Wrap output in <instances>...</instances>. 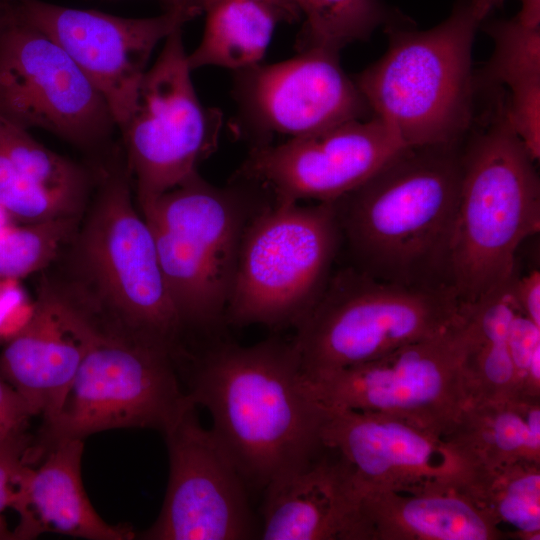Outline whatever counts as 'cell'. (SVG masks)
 Segmentation results:
<instances>
[{"mask_svg": "<svg viewBox=\"0 0 540 540\" xmlns=\"http://www.w3.org/2000/svg\"><path fill=\"white\" fill-rule=\"evenodd\" d=\"M466 308L443 331L359 365L304 377L327 407L379 413L444 437L469 401Z\"/></svg>", "mask_w": 540, "mask_h": 540, "instance_id": "cell-10", "label": "cell"}, {"mask_svg": "<svg viewBox=\"0 0 540 540\" xmlns=\"http://www.w3.org/2000/svg\"><path fill=\"white\" fill-rule=\"evenodd\" d=\"M8 341L7 338L0 336V344H5Z\"/></svg>", "mask_w": 540, "mask_h": 540, "instance_id": "cell-40", "label": "cell"}, {"mask_svg": "<svg viewBox=\"0 0 540 540\" xmlns=\"http://www.w3.org/2000/svg\"><path fill=\"white\" fill-rule=\"evenodd\" d=\"M443 438L470 469L540 462V397L470 400Z\"/></svg>", "mask_w": 540, "mask_h": 540, "instance_id": "cell-23", "label": "cell"}, {"mask_svg": "<svg viewBox=\"0 0 540 540\" xmlns=\"http://www.w3.org/2000/svg\"><path fill=\"white\" fill-rule=\"evenodd\" d=\"M461 154L462 173L447 255V280L472 305L515 277L517 251L540 229L534 163L499 103Z\"/></svg>", "mask_w": 540, "mask_h": 540, "instance_id": "cell-4", "label": "cell"}, {"mask_svg": "<svg viewBox=\"0 0 540 540\" xmlns=\"http://www.w3.org/2000/svg\"><path fill=\"white\" fill-rule=\"evenodd\" d=\"M33 416L24 398L0 378V444L12 435L26 430Z\"/></svg>", "mask_w": 540, "mask_h": 540, "instance_id": "cell-32", "label": "cell"}, {"mask_svg": "<svg viewBox=\"0 0 540 540\" xmlns=\"http://www.w3.org/2000/svg\"><path fill=\"white\" fill-rule=\"evenodd\" d=\"M264 490L260 539L366 540L361 494L330 448Z\"/></svg>", "mask_w": 540, "mask_h": 540, "instance_id": "cell-19", "label": "cell"}, {"mask_svg": "<svg viewBox=\"0 0 540 540\" xmlns=\"http://www.w3.org/2000/svg\"><path fill=\"white\" fill-rule=\"evenodd\" d=\"M322 410L323 445L345 462L361 495L462 489L470 468L444 438L379 413L324 405Z\"/></svg>", "mask_w": 540, "mask_h": 540, "instance_id": "cell-17", "label": "cell"}, {"mask_svg": "<svg viewBox=\"0 0 540 540\" xmlns=\"http://www.w3.org/2000/svg\"><path fill=\"white\" fill-rule=\"evenodd\" d=\"M267 194L237 178L218 187L197 172L140 209L184 327L225 320L242 236Z\"/></svg>", "mask_w": 540, "mask_h": 540, "instance_id": "cell-6", "label": "cell"}, {"mask_svg": "<svg viewBox=\"0 0 540 540\" xmlns=\"http://www.w3.org/2000/svg\"><path fill=\"white\" fill-rule=\"evenodd\" d=\"M165 9L180 7L182 0H160Z\"/></svg>", "mask_w": 540, "mask_h": 540, "instance_id": "cell-39", "label": "cell"}, {"mask_svg": "<svg viewBox=\"0 0 540 540\" xmlns=\"http://www.w3.org/2000/svg\"><path fill=\"white\" fill-rule=\"evenodd\" d=\"M254 2L270 8L280 21L293 23L301 18V12L295 0H182L181 6L194 11L197 15L226 2Z\"/></svg>", "mask_w": 540, "mask_h": 540, "instance_id": "cell-34", "label": "cell"}, {"mask_svg": "<svg viewBox=\"0 0 540 540\" xmlns=\"http://www.w3.org/2000/svg\"><path fill=\"white\" fill-rule=\"evenodd\" d=\"M95 171L37 142L0 118V206L15 223L80 214Z\"/></svg>", "mask_w": 540, "mask_h": 540, "instance_id": "cell-20", "label": "cell"}, {"mask_svg": "<svg viewBox=\"0 0 540 540\" xmlns=\"http://www.w3.org/2000/svg\"><path fill=\"white\" fill-rule=\"evenodd\" d=\"M33 439L26 430L0 444V512L15 509L21 499L22 484L28 468Z\"/></svg>", "mask_w": 540, "mask_h": 540, "instance_id": "cell-30", "label": "cell"}, {"mask_svg": "<svg viewBox=\"0 0 540 540\" xmlns=\"http://www.w3.org/2000/svg\"><path fill=\"white\" fill-rule=\"evenodd\" d=\"M462 491L502 529L511 528L519 539H540V462L470 469Z\"/></svg>", "mask_w": 540, "mask_h": 540, "instance_id": "cell-25", "label": "cell"}, {"mask_svg": "<svg viewBox=\"0 0 540 540\" xmlns=\"http://www.w3.org/2000/svg\"><path fill=\"white\" fill-rule=\"evenodd\" d=\"M508 347L518 394L540 397V326L519 311L509 331Z\"/></svg>", "mask_w": 540, "mask_h": 540, "instance_id": "cell-29", "label": "cell"}, {"mask_svg": "<svg viewBox=\"0 0 540 540\" xmlns=\"http://www.w3.org/2000/svg\"><path fill=\"white\" fill-rule=\"evenodd\" d=\"M13 225H15V222L8 215V213L0 206V234Z\"/></svg>", "mask_w": 540, "mask_h": 540, "instance_id": "cell-37", "label": "cell"}, {"mask_svg": "<svg viewBox=\"0 0 540 540\" xmlns=\"http://www.w3.org/2000/svg\"><path fill=\"white\" fill-rule=\"evenodd\" d=\"M461 154L458 144L406 148L334 202L354 267L384 281L450 288Z\"/></svg>", "mask_w": 540, "mask_h": 540, "instance_id": "cell-2", "label": "cell"}, {"mask_svg": "<svg viewBox=\"0 0 540 540\" xmlns=\"http://www.w3.org/2000/svg\"><path fill=\"white\" fill-rule=\"evenodd\" d=\"M9 19V11L3 0H0V31L6 25Z\"/></svg>", "mask_w": 540, "mask_h": 540, "instance_id": "cell-38", "label": "cell"}, {"mask_svg": "<svg viewBox=\"0 0 540 540\" xmlns=\"http://www.w3.org/2000/svg\"><path fill=\"white\" fill-rule=\"evenodd\" d=\"M512 293L519 310L540 326V272L533 270L521 278L514 277Z\"/></svg>", "mask_w": 540, "mask_h": 540, "instance_id": "cell-33", "label": "cell"}, {"mask_svg": "<svg viewBox=\"0 0 540 540\" xmlns=\"http://www.w3.org/2000/svg\"><path fill=\"white\" fill-rule=\"evenodd\" d=\"M18 20L55 41L107 102L116 127L131 117L155 46L197 15L183 7L151 18H122L42 0H4Z\"/></svg>", "mask_w": 540, "mask_h": 540, "instance_id": "cell-14", "label": "cell"}, {"mask_svg": "<svg viewBox=\"0 0 540 540\" xmlns=\"http://www.w3.org/2000/svg\"><path fill=\"white\" fill-rule=\"evenodd\" d=\"M33 308L18 279H0V336L9 340L28 321Z\"/></svg>", "mask_w": 540, "mask_h": 540, "instance_id": "cell-31", "label": "cell"}, {"mask_svg": "<svg viewBox=\"0 0 540 540\" xmlns=\"http://www.w3.org/2000/svg\"><path fill=\"white\" fill-rule=\"evenodd\" d=\"M169 479L156 521L136 535L145 540L259 538L247 483L211 429L190 404L163 432Z\"/></svg>", "mask_w": 540, "mask_h": 540, "instance_id": "cell-13", "label": "cell"}, {"mask_svg": "<svg viewBox=\"0 0 540 540\" xmlns=\"http://www.w3.org/2000/svg\"><path fill=\"white\" fill-rule=\"evenodd\" d=\"M504 0H471L473 11L479 21H483L486 16L495 8L500 7Z\"/></svg>", "mask_w": 540, "mask_h": 540, "instance_id": "cell-36", "label": "cell"}, {"mask_svg": "<svg viewBox=\"0 0 540 540\" xmlns=\"http://www.w3.org/2000/svg\"><path fill=\"white\" fill-rule=\"evenodd\" d=\"M232 92L235 131L252 147L270 144L275 135L293 139L372 116L339 54L319 49L235 71Z\"/></svg>", "mask_w": 540, "mask_h": 540, "instance_id": "cell-15", "label": "cell"}, {"mask_svg": "<svg viewBox=\"0 0 540 540\" xmlns=\"http://www.w3.org/2000/svg\"><path fill=\"white\" fill-rule=\"evenodd\" d=\"M406 148L381 119L370 116L252 147L233 178L259 185L275 204L335 202Z\"/></svg>", "mask_w": 540, "mask_h": 540, "instance_id": "cell-16", "label": "cell"}, {"mask_svg": "<svg viewBox=\"0 0 540 540\" xmlns=\"http://www.w3.org/2000/svg\"><path fill=\"white\" fill-rule=\"evenodd\" d=\"M366 540H501L508 534L462 490L448 487L361 495Z\"/></svg>", "mask_w": 540, "mask_h": 540, "instance_id": "cell-22", "label": "cell"}, {"mask_svg": "<svg viewBox=\"0 0 540 540\" xmlns=\"http://www.w3.org/2000/svg\"><path fill=\"white\" fill-rule=\"evenodd\" d=\"M479 25L471 0L427 30L389 25L386 52L356 77L372 116L406 147L459 144L471 129Z\"/></svg>", "mask_w": 540, "mask_h": 540, "instance_id": "cell-5", "label": "cell"}, {"mask_svg": "<svg viewBox=\"0 0 540 540\" xmlns=\"http://www.w3.org/2000/svg\"><path fill=\"white\" fill-rule=\"evenodd\" d=\"M206 14L202 40L187 56L191 70L214 65L235 72L259 64L280 22L270 8L254 2H226Z\"/></svg>", "mask_w": 540, "mask_h": 540, "instance_id": "cell-24", "label": "cell"}, {"mask_svg": "<svg viewBox=\"0 0 540 540\" xmlns=\"http://www.w3.org/2000/svg\"><path fill=\"white\" fill-rule=\"evenodd\" d=\"M100 326L66 287L42 281L28 321L5 343L0 378L53 420Z\"/></svg>", "mask_w": 540, "mask_h": 540, "instance_id": "cell-18", "label": "cell"}, {"mask_svg": "<svg viewBox=\"0 0 540 540\" xmlns=\"http://www.w3.org/2000/svg\"><path fill=\"white\" fill-rule=\"evenodd\" d=\"M515 18L528 27L540 26V0H522L520 11Z\"/></svg>", "mask_w": 540, "mask_h": 540, "instance_id": "cell-35", "label": "cell"}, {"mask_svg": "<svg viewBox=\"0 0 540 540\" xmlns=\"http://www.w3.org/2000/svg\"><path fill=\"white\" fill-rule=\"evenodd\" d=\"M0 118L96 153L111 146L116 128L104 97L70 56L10 11L0 31Z\"/></svg>", "mask_w": 540, "mask_h": 540, "instance_id": "cell-12", "label": "cell"}, {"mask_svg": "<svg viewBox=\"0 0 540 540\" xmlns=\"http://www.w3.org/2000/svg\"><path fill=\"white\" fill-rule=\"evenodd\" d=\"M97 163L96 194L73 237L74 297L105 329L176 352L184 328L171 299L153 234L132 202L123 147Z\"/></svg>", "mask_w": 540, "mask_h": 540, "instance_id": "cell-3", "label": "cell"}, {"mask_svg": "<svg viewBox=\"0 0 540 540\" xmlns=\"http://www.w3.org/2000/svg\"><path fill=\"white\" fill-rule=\"evenodd\" d=\"M83 450V440H65L51 447L37 468H28L15 508L18 539L46 531L89 540L135 538L130 529L106 523L92 506L81 478Z\"/></svg>", "mask_w": 540, "mask_h": 540, "instance_id": "cell-21", "label": "cell"}, {"mask_svg": "<svg viewBox=\"0 0 540 540\" xmlns=\"http://www.w3.org/2000/svg\"><path fill=\"white\" fill-rule=\"evenodd\" d=\"M187 56L180 28L146 70L135 109L120 130L139 209L197 173L217 146L222 114L199 100Z\"/></svg>", "mask_w": 540, "mask_h": 540, "instance_id": "cell-11", "label": "cell"}, {"mask_svg": "<svg viewBox=\"0 0 540 540\" xmlns=\"http://www.w3.org/2000/svg\"><path fill=\"white\" fill-rule=\"evenodd\" d=\"M174 354L161 344L100 326L61 410L32 442V463L59 442L105 430L166 431L193 403L180 386Z\"/></svg>", "mask_w": 540, "mask_h": 540, "instance_id": "cell-9", "label": "cell"}, {"mask_svg": "<svg viewBox=\"0 0 540 540\" xmlns=\"http://www.w3.org/2000/svg\"><path fill=\"white\" fill-rule=\"evenodd\" d=\"M465 311L448 287L409 286L354 266L330 276L293 344L304 376L359 365L435 335Z\"/></svg>", "mask_w": 540, "mask_h": 540, "instance_id": "cell-7", "label": "cell"}, {"mask_svg": "<svg viewBox=\"0 0 540 540\" xmlns=\"http://www.w3.org/2000/svg\"><path fill=\"white\" fill-rule=\"evenodd\" d=\"M247 485L265 489L325 446L322 405L309 392L293 341L223 343L199 361L187 392Z\"/></svg>", "mask_w": 540, "mask_h": 540, "instance_id": "cell-1", "label": "cell"}, {"mask_svg": "<svg viewBox=\"0 0 540 540\" xmlns=\"http://www.w3.org/2000/svg\"><path fill=\"white\" fill-rule=\"evenodd\" d=\"M341 238L334 202L264 206L244 230L225 320L296 327L323 292Z\"/></svg>", "mask_w": 540, "mask_h": 540, "instance_id": "cell-8", "label": "cell"}, {"mask_svg": "<svg viewBox=\"0 0 540 540\" xmlns=\"http://www.w3.org/2000/svg\"><path fill=\"white\" fill-rule=\"evenodd\" d=\"M79 215L13 225L0 234V279H19L47 267L73 239Z\"/></svg>", "mask_w": 540, "mask_h": 540, "instance_id": "cell-28", "label": "cell"}, {"mask_svg": "<svg viewBox=\"0 0 540 540\" xmlns=\"http://www.w3.org/2000/svg\"><path fill=\"white\" fill-rule=\"evenodd\" d=\"M493 53L482 71L485 85H505L509 94L540 86V26L528 27L516 18L485 25Z\"/></svg>", "mask_w": 540, "mask_h": 540, "instance_id": "cell-27", "label": "cell"}, {"mask_svg": "<svg viewBox=\"0 0 540 540\" xmlns=\"http://www.w3.org/2000/svg\"><path fill=\"white\" fill-rule=\"evenodd\" d=\"M304 16L298 51L319 49L339 54L345 46L366 41L380 26L392 23L383 0H295Z\"/></svg>", "mask_w": 540, "mask_h": 540, "instance_id": "cell-26", "label": "cell"}]
</instances>
